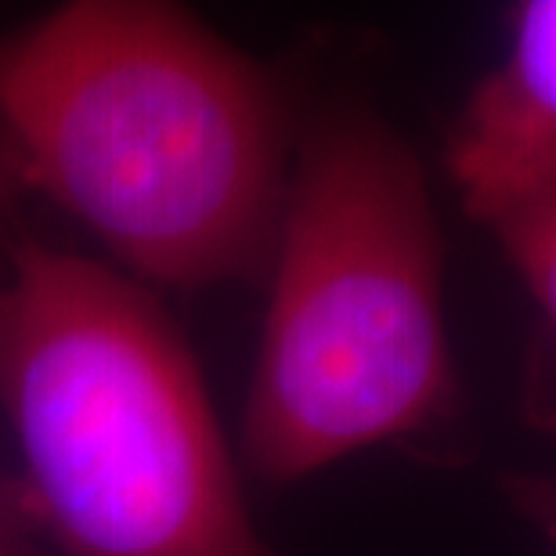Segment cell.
Returning <instances> with one entry per match:
<instances>
[{
	"mask_svg": "<svg viewBox=\"0 0 556 556\" xmlns=\"http://www.w3.org/2000/svg\"><path fill=\"white\" fill-rule=\"evenodd\" d=\"M0 144L130 271L195 289L268 268L282 98L181 8L80 0L0 40Z\"/></svg>",
	"mask_w": 556,
	"mask_h": 556,
	"instance_id": "6da1fadb",
	"label": "cell"
},
{
	"mask_svg": "<svg viewBox=\"0 0 556 556\" xmlns=\"http://www.w3.org/2000/svg\"><path fill=\"white\" fill-rule=\"evenodd\" d=\"M242 416L264 481L293 484L459 408L441 231L419 155L362 105L307 124L271 242Z\"/></svg>",
	"mask_w": 556,
	"mask_h": 556,
	"instance_id": "7a4b0ae2",
	"label": "cell"
},
{
	"mask_svg": "<svg viewBox=\"0 0 556 556\" xmlns=\"http://www.w3.org/2000/svg\"><path fill=\"white\" fill-rule=\"evenodd\" d=\"M0 405L62 556H275L192 354L130 278L43 242L11 247Z\"/></svg>",
	"mask_w": 556,
	"mask_h": 556,
	"instance_id": "3957f363",
	"label": "cell"
},
{
	"mask_svg": "<svg viewBox=\"0 0 556 556\" xmlns=\"http://www.w3.org/2000/svg\"><path fill=\"white\" fill-rule=\"evenodd\" d=\"M444 170L481 225L556 177V0L517 4L503 59L473 84L448 130Z\"/></svg>",
	"mask_w": 556,
	"mask_h": 556,
	"instance_id": "277c9868",
	"label": "cell"
},
{
	"mask_svg": "<svg viewBox=\"0 0 556 556\" xmlns=\"http://www.w3.org/2000/svg\"><path fill=\"white\" fill-rule=\"evenodd\" d=\"M488 228L556 337V177Z\"/></svg>",
	"mask_w": 556,
	"mask_h": 556,
	"instance_id": "5b68a950",
	"label": "cell"
},
{
	"mask_svg": "<svg viewBox=\"0 0 556 556\" xmlns=\"http://www.w3.org/2000/svg\"><path fill=\"white\" fill-rule=\"evenodd\" d=\"M506 498H509V506L556 549V473L509 477Z\"/></svg>",
	"mask_w": 556,
	"mask_h": 556,
	"instance_id": "8992f818",
	"label": "cell"
},
{
	"mask_svg": "<svg viewBox=\"0 0 556 556\" xmlns=\"http://www.w3.org/2000/svg\"><path fill=\"white\" fill-rule=\"evenodd\" d=\"M37 531L26 488L0 481V556H37Z\"/></svg>",
	"mask_w": 556,
	"mask_h": 556,
	"instance_id": "52a82bcc",
	"label": "cell"
},
{
	"mask_svg": "<svg viewBox=\"0 0 556 556\" xmlns=\"http://www.w3.org/2000/svg\"><path fill=\"white\" fill-rule=\"evenodd\" d=\"M11 160L4 152V144H0V231H4V214H8V195H11ZM4 278H8V253H0V289H4Z\"/></svg>",
	"mask_w": 556,
	"mask_h": 556,
	"instance_id": "ba28073f",
	"label": "cell"
}]
</instances>
